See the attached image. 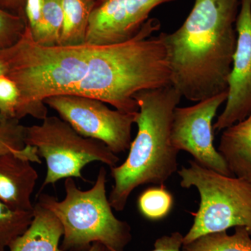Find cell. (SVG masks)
<instances>
[{
    "label": "cell",
    "mask_w": 251,
    "mask_h": 251,
    "mask_svg": "<svg viewBox=\"0 0 251 251\" xmlns=\"http://www.w3.org/2000/svg\"><path fill=\"white\" fill-rule=\"evenodd\" d=\"M174 200L163 186L149 188L140 195L138 209L146 219L157 221L166 217L173 208Z\"/></svg>",
    "instance_id": "obj_18"
},
{
    "label": "cell",
    "mask_w": 251,
    "mask_h": 251,
    "mask_svg": "<svg viewBox=\"0 0 251 251\" xmlns=\"http://www.w3.org/2000/svg\"><path fill=\"white\" fill-rule=\"evenodd\" d=\"M236 30L237 46L227 80L226 107L213 125L218 131L251 115V0H240Z\"/></svg>",
    "instance_id": "obj_9"
},
{
    "label": "cell",
    "mask_w": 251,
    "mask_h": 251,
    "mask_svg": "<svg viewBox=\"0 0 251 251\" xmlns=\"http://www.w3.org/2000/svg\"><path fill=\"white\" fill-rule=\"evenodd\" d=\"M161 23L149 18L132 39L112 45L43 46L25 30L11 47L0 50L6 75L21 94L19 119L44 120V100L74 95L101 100L117 110L138 112L134 96L171 85V69L161 36Z\"/></svg>",
    "instance_id": "obj_1"
},
{
    "label": "cell",
    "mask_w": 251,
    "mask_h": 251,
    "mask_svg": "<svg viewBox=\"0 0 251 251\" xmlns=\"http://www.w3.org/2000/svg\"><path fill=\"white\" fill-rule=\"evenodd\" d=\"M1 119H3V117L1 116V115H0V120H1Z\"/></svg>",
    "instance_id": "obj_27"
},
{
    "label": "cell",
    "mask_w": 251,
    "mask_h": 251,
    "mask_svg": "<svg viewBox=\"0 0 251 251\" xmlns=\"http://www.w3.org/2000/svg\"><path fill=\"white\" fill-rule=\"evenodd\" d=\"M218 151L234 176L251 183V115L224 130Z\"/></svg>",
    "instance_id": "obj_13"
},
{
    "label": "cell",
    "mask_w": 251,
    "mask_h": 251,
    "mask_svg": "<svg viewBox=\"0 0 251 251\" xmlns=\"http://www.w3.org/2000/svg\"><path fill=\"white\" fill-rule=\"evenodd\" d=\"M25 126L16 119L0 120V156L8 153H19L25 148Z\"/></svg>",
    "instance_id": "obj_19"
},
{
    "label": "cell",
    "mask_w": 251,
    "mask_h": 251,
    "mask_svg": "<svg viewBox=\"0 0 251 251\" xmlns=\"http://www.w3.org/2000/svg\"><path fill=\"white\" fill-rule=\"evenodd\" d=\"M180 186L195 187L201 198L184 244L205 234L244 227L251 234V183L204 168L194 160L177 171Z\"/></svg>",
    "instance_id": "obj_5"
},
{
    "label": "cell",
    "mask_w": 251,
    "mask_h": 251,
    "mask_svg": "<svg viewBox=\"0 0 251 251\" xmlns=\"http://www.w3.org/2000/svg\"><path fill=\"white\" fill-rule=\"evenodd\" d=\"M251 234L244 227H236L232 234L227 231L203 235L189 244L182 251H251Z\"/></svg>",
    "instance_id": "obj_15"
},
{
    "label": "cell",
    "mask_w": 251,
    "mask_h": 251,
    "mask_svg": "<svg viewBox=\"0 0 251 251\" xmlns=\"http://www.w3.org/2000/svg\"><path fill=\"white\" fill-rule=\"evenodd\" d=\"M87 251H109L108 248L99 242L93 243Z\"/></svg>",
    "instance_id": "obj_25"
},
{
    "label": "cell",
    "mask_w": 251,
    "mask_h": 251,
    "mask_svg": "<svg viewBox=\"0 0 251 251\" xmlns=\"http://www.w3.org/2000/svg\"><path fill=\"white\" fill-rule=\"evenodd\" d=\"M44 103L79 134L102 142L115 154L129 149L138 112L112 110L101 100L74 95L54 96Z\"/></svg>",
    "instance_id": "obj_7"
},
{
    "label": "cell",
    "mask_w": 251,
    "mask_h": 251,
    "mask_svg": "<svg viewBox=\"0 0 251 251\" xmlns=\"http://www.w3.org/2000/svg\"><path fill=\"white\" fill-rule=\"evenodd\" d=\"M97 0H62L63 26L59 46L85 44L91 15Z\"/></svg>",
    "instance_id": "obj_14"
},
{
    "label": "cell",
    "mask_w": 251,
    "mask_h": 251,
    "mask_svg": "<svg viewBox=\"0 0 251 251\" xmlns=\"http://www.w3.org/2000/svg\"><path fill=\"white\" fill-rule=\"evenodd\" d=\"M184 236L179 232L158 238L154 243V249L151 251H182ZM109 251H117L108 248Z\"/></svg>",
    "instance_id": "obj_23"
},
{
    "label": "cell",
    "mask_w": 251,
    "mask_h": 251,
    "mask_svg": "<svg viewBox=\"0 0 251 251\" xmlns=\"http://www.w3.org/2000/svg\"><path fill=\"white\" fill-rule=\"evenodd\" d=\"M239 6L240 0H196L179 29L160 34L181 97L199 102L227 92Z\"/></svg>",
    "instance_id": "obj_2"
},
{
    "label": "cell",
    "mask_w": 251,
    "mask_h": 251,
    "mask_svg": "<svg viewBox=\"0 0 251 251\" xmlns=\"http://www.w3.org/2000/svg\"><path fill=\"white\" fill-rule=\"evenodd\" d=\"M107 172L99 170L95 183L82 191L73 178L64 182L65 197L58 201L47 194L39 196L38 203L49 209L60 221L64 235L63 251H87L99 242L117 251H124L132 239L131 228L117 219L106 194Z\"/></svg>",
    "instance_id": "obj_4"
},
{
    "label": "cell",
    "mask_w": 251,
    "mask_h": 251,
    "mask_svg": "<svg viewBox=\"0 0 251 251\" xmlns=\"http://www.w3.org/2000/svg\"><path fill=\"white\" fill-rule=\"evenodd\" d=\"M31 163L41 159L29 145L21 152L0 156V201L18 210H34L31 197L39 175Z\"/></svg>",
    "instance_id": "obj_11"
},
{
    "label": "cell",
    "mask_w": 251,
    "mask_h": 251,
    "mask_svg": "<svg viewBox=\"0 0 251 251\" xmlns=\"http://www.w3.org/2000/svg\"><path fill=\"white\" fill-rule=\"evenodd\" d=\"M227 98L226 92L192 106L176 107L173 114L171 138L178 151L189 153L198 164L221 174L234 176L214 144L213 120Z\"/></svg>",
    "instance_id": "obj_8"
},
{
    "label": "cell",
    "mask_w": 251,
    "mask_h": 251,
    "mask_svg": "<svg viewBox=\"0 0 251 251\" xmlns=\"http://www.w3.org/2000/svg\"><path fill=\"white\" fill-rule=\"evenodd\" d=\"M33 217L34 210H18L0 201V251H7L11 243L27 230Z\"/></svg>",
    "instance_id": "obj_16"
},
{
    "label": "cell",
    "mask_w": 251,
    "mask_h": 251,
    "mask_svg": "<svg viewBox=\"0 0 251 251\" xmlns=\"http://www.w3.org/2000/svg\"><path fill=\"white\" fill-rule=\"evenodd\" d=\"M44 0H27L25 6V16L31 36L36 35L40 27L43 16Z\"/></svg>",
    "instance_id": "obj_22"
},
{
    "label": "cell",
    "mask_w": 251,
    "mask_h": 251,
    "mask_svg": "<svg viewBox=\"0 0 251 251\" xmlns=\"http://www.w3.org/2000/svg\"><path fill=\"white\" fill-rule=\"evenodd\" d=\"M27 0H0V8L12 14L25 16V6Z\"/></svg>",
    "instance_id": "obj_24"
},
{
    "label": "cell",
    "mask_w": 251,
    "mask_h": 251,
    "mask_svg": "<svg viewBox=\"0 0 251 251\" xmlns=\"http://www.w3.org/2000/svg\"><path fill=\"white\" fill-rule=\"evenodd\" d=\"M27 26L25 17L0 8V50L14 45Z\"/></svg>",
    "instance_id": "obj_20"
},
{
    "label": "cell",
    "mask_w": 251,
    "mask_h": 251,
    "mask_svg": "<svg viewBox=\"0 0 251 251\" xmlns=\"http://www.w3.org/2000/svg\"><path fill=\"white\" fill-rule=\"evenodd\" d=\"M174 0H98L85 44L112 45L132 39L156 6Z\"/></svg>",
    "instance_id": "obj_10"
},
{
    "label": "cell",
    "mask_w": 251,
    "mask_h": 251,
    "mask_svg": "<svg viewBox=\"0 0 251 251\" xmlns=\"http://www.w3.org/2000/svg\"><path fill=\"white\" fill-rule=\"evenodd\" d=\"M62 26V0H44L40 27L33 40L43 46H59Z\"/></svg>",
    "instance_id": "obj_17"
},
{
    "label": "cell",
    "mask_w": 251,
    "mask_h": 251,
    "mask_svg": "<svg viewBox=\"0 0 251 251\" xmlns=\"http://www.w3.org/2000/svg\"><path fill=\"white\" fill-rule=\"evenodd\" d=\"M182 98L171 85L140 91L134 96L138 105V132L126 159L110 168L114 179L109 202L120 212L130 194L145 184L163 186L177 172L179 151L172 143L173 114Z\"/></svg>",
    "instance_id": "obj_3"
},
{
    "label": "cell",
    "mask_w": 251,
    "mask_h": 251,
    "mask_svg": "<svg viewBox=\"0 0 251 251\" xmlns=\"http://www.w3.org/2000/svg\"><path fill=\"white\" fill-rule=\"evenodd\" d=\"M21 94L17 85L6 75H0V115L19 120Z\"/></svg>",
    "instance_id": "obj_21"
},
{
    "label": "cell",
    "mask_w": 251,
    "mask_h": 251,
    "mask_svg": "<svg viewBox=\"0 0 251 251\" xmlns=\"http://www.w3.org/2000/svg\"><path fill=\"white\" fill-rule=\"evenodd\" d=\"M42 121L25 129V145L36 148L47 165L42 188L67 178L85 181L82 171L89 163L100 162L112 168L120 161L105 144L82 136L60 117L48 116Z\"/></svg>",
    "instance_id": "obj_6"
},
{
    "label": "cell",
    "mask_w": 251,
    "mask_h": 251,
    "mask_svg": "<svg viewBox=\"0 0 251 251\" xmlns=\"http://www.w3.org/2000/svg\"><path fill=\"white\" fill-rule=\"evenodd\" d=\"M97 1H98V0H97Z\"/></svg>",
    "instance_id": "obj_28"
},
{
    "label": "cell",
    "mask_w": 251,
    "mask_h": 251,
    "mask_svg": "<svg viewBox=\"0 0 251 251\" xmlns=\"http://www.w3.org/2000/svg\"><path fill=\"white\" fill-rule=\"evenodd\" d=\"M64 229L52 211L36 202L34 217L27 230L15 239L9 251H63L60 241Z\"/></svg>",
    "instance_id": "obj_12"
},
{
    "label": "cell",
    "mask_w": 251,
    "mask_h": 251,
    "mask_svg": "<svg viewBox=\"0 0 251 251\" xmlns=\"http://www.w3.org/2000/svg\"><path fill=\"white\" fill-rule=\"evenodd\" d=\"M7 74V69L4 62L0 59V75H6Z\"/></svg>",
    "instance_id": "obj_26"
}]
</instances>
